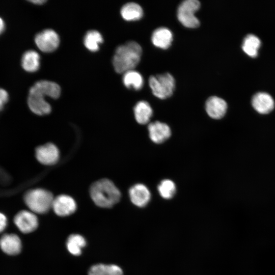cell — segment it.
<instances>
[{
  "label": "cell",
  "instance_id": "6da1fadb",
  "mask_svg": "<svg viewBox=\"0 0 275 275\" xmlns=\"http://www.w3.org/2000/svg\"><path fill=\"white\" fill-rule=\"evenodd\" d=\"M60 94L61 88L56 83L47 80L37 81L30 90L28 98L29 107L38 115L48 114L51 108L45 97L48 96L56 99Z\"/></svg>",
  "mask_w": 275,
  "mask_h": 275
},
{
  "label": "cell",
  "instance_id": "7a4b0ae2",
  "mask_svg": "<svg viewBox=\"0 0 275 275\" xmlns=\"http://www.w3.org/2000/svg\"><path fill=\"white\" fill-rule=\"evenodd\" d=\"M142 49L135 41H129L119 46L113 57V63L115 71L119 73L132 70L140 61Z\"/></svg>",
  "mask_w": 275,
  "mask_h": 275
},
{
  "label": "cell",
  "instance_id": "3957f363",
  "mask_svg": "<svg viewBox=\"0 0 275 275\" xmlns=\"http://www.w3.org/2000/svg\"><path fill=\"white\" fill-rule=\"evenodd\" d=\"M91 197L94 203L102 208H109L120 200L121 193L112 181L102 179L94 182L90 189Z\"/></svg>",
  "mask_w": 275,
  "mask_h": 275
},
{
  "label": "cell",
  "instance_id": "277c9868",
  "mask_svg": "<svg viewBox=\"0 0 275 275\" xmlns=\"http://www.w3.org/2000/svg\"><path fill=\"white\" fill-rule=\"evenodd\" d=\"M23 199L32 212L43 214L52 208L54 198L49 191L42 188H35L26 191Z\"/></svg>",
  "mask_w": 275,
  "mask_h": 275
},
{
  "label": "cell",
  "instance_id": "5b68a950",
  "mask_svg": "<svg viewBox=\"0 0 275 275\" xmlns=\"http://www.w3.org/2000/svg\"><path fill=\"white\" fill-rule=\"evenodd\" d=\"M149 84L153 94L161 99L171 97L175 87L174 78L169 73L151 76Z\"/></svg>",
  "mask_w": 275,
  "mask_h": 275
},
{
  "label": "cell",
  "instance_id": "8992f818",
  "mask_svg": "<svg viewBox=\"0 0 275 275\" xmlns=\"http://www.w3.org/2000/svg\"><path fill=\"white\" fill-rule=\"evenodd\" d=\"M200 3L197 0H185L179 6L177 9V18L185 27L196 28L200 25L199 19L195 13L200 9Z\"/></svg>",
  "mask_w": 275,
  "mask_h": 275
},
{
  "label": "cell",
  "instance_id": "52a82bcc",
  "mask_svg": "<svg viewBox=\"0 0 275 275\" xmlns=\"http://www.w3.org/2000/svg\"><path fill=\"white\" fill-rule=\"evenodd\" d=\"M35 41L37 47L41 51L49 52L58 48L60 39L55 31L51 29H46L36 35Z\"/></svg>",
  "mask_w": 275,
  "mask_h": 275
},
{
  "label": "cell",
  "instance_id": "ba28073f",
  "mask_svg": "<svg viewBox=\"0 0 275 275\" xmlns=\"http://www.w3.org/2000/svg\"><path fill=\"white\" fill-rule=\"evenodd\" d=\"M14 223L23 233H31L38 226V218L31 211L21 210L18 212L14 218Z\"/></svg>",
  "mask_w": 275,
  "mask_h": 275
},
{
  "label": "cell",
  "instance_id": "9c48e42d",
  "mask_svg": "<svg viewBox=\"0 0 275 275\" xmlns=\"http://www.w3.org/2000/svg\"><path fill=\"white\" fill-rule=\"evenodd\" d=\"M35 155L37 159L41 163L48 166L56 163L60 157L58 148L52 143L38 147L36 149Z\"/></svg>",
  "mask_w": 275,
  "mask_h": 275
},
{
  "label": "cell",
  "instance_id": "30bf717a",
  "mask_svg": "<svg viewBox=\"0 0 275 275\" xmlns=\"http://www.w3.org/2000/svg\"><path fill=\"white\" fill-rule=\"evenodd\" d=\"M74 200L69 196L61 195L54 198L52 208L54 213L60 216L72 214L76 209Z\"/></svg>",
  "mask_w": 275,
  "mask_h": 275
},
{
  "label": "cell",
  "instance_id": "8fae6325",
  "mask_svg": "<svg viewBox=\"0 0 275 275\" xmlns=\"http://www.w3.org/2000/svg\"><path fill=\"white\" fill-rule=\"evenodd\" d=\"M149 138L154 143L161 144L171 135V130L167 124L160 121L150 123L148 126Z\"/></svg>",
  "mask_w": 275,
  "mask_h": 275
},
{
  "label": "cell",
  "instance_id": "7c38bea8",
  "mask_svg": "<svg viewBox=\"0 0 275 275\" xmlns=\"http://www.w3.org/2000/svg\"><path fill=\"white\" fill-rule=\"evenodd\" d=\"M130 199L134 205L139 207H145L151 199V193L148 188L142 183L135 184L129 190Z\"/></svg>",
  "mask_w": 275,
  "mask_h": 275
},
{
  "label": "cell",
  "instance_id": "4fadbf2b",
  "mask_svg": "<svg viewBox=\"0 0 275 275\" xmlns=\"http://www.w3.org/2000/svg\"><path fill=\"white\" fill-rule=\"evenodd\" d=\"M227 103L223 99L211 96L206 101L205 109L208 116L214 119L222 118L227 110Z\"/></svg>",
  "mask_w": 275,
  "mask_h": 275
},
{
  "label": "cell",
  "instance_id": "5bb4252c",
  "mask_svg": "<svg viewBox=\"0 0 275 275\" xmlns=\"http://www.w3.org/2000/svg\"><path fill=\"white\" fill-rule=\"evenodd\" d=\"M252 105L258 113L267 114L274 108V101L272 96L265 92L255 94L252 99Z\"/></svg>",
  "mask_w": 275,
  "mask_h": 275
},
{
  "label": "cell",
  "instance_id": "9a60e30c",
  "mask_svg": "<svg viewBox=\"0 0 275 275\" xmlns=\"http://www.w3.org/2000/svg\"><path fill=\"white\" fill-rule=\"evenodd\" d=\"M0 248L9 255H16L21 250L22 244L20 238L15 234H5L0 239Z\"/></svg>",
  "mask_w": 275,
  "mask_h": 275
},
{
  "label": "cell",
  "instance_id": "2e32d148",
  "mask_svg": "<svg viewBox=\"0 0 275 275\" xmlns=\"http://www.w3.org/2000/svg\"><path fill=\"white\" fill-rule=\"evenodd\" d=\"M151 41L156 47L166 49L171 45L173 41V34L167 28H158L153 32Z\"/></svg>",
  "mask_w": 275,
  "mask_h": 275
},
{
  "label": "cell",
  "instance_id": "e0dca14e",
  "mask_svg": "<svg viewBox=\"0 0 275 275\" xmlns=\"http://www.w3.org/2000/svg\"><path fill=\"white\" fill-rule=\"evenodd\" d=\"M134 115L136 122L142 125L148 123L153 115V110L146 101H140L134 106Z\"/></svg>",
  "mask_w": 275,
  "mask_h": 275
},
{
  "label": "cell",
  "instance_id": "ac0fdd59",
  "mask_svg": "<svg viewBox=\"0 0 275 275\" xmlns=\"http://www.w3.org/2000/svg\"><path fill=\"white\" fill-rule=\"evenodd\" d=\"M121 14L123 19L127 21L138 20L143 17V10L138 4L131 2L122 7Z\"/></svg>",
  "mask_w": 275,
  "mask_h": 275
},
{
  "label": "cell",
  "instance_id": "d6986e66",
  "mask_svg": "<svg viewBox=\"0 0 275 275\" xmlns=\"http://www.w3.org/2000/svg\"><path fill=\"white\" fill-rule=\"evenodd\" d=\"M21 64L23 68L28 72L37 71L40 66V56L35 51H26L22 56Z\"/></svg>",
  "mask_w": 275,
  "mask_h": 275
},
{
  "label": "cell",
  "instance_id": "ffe728a7",
  "mask_svg": "<svg viewBox=\"0 0 275 275\" xmlns=\"http://www.w3.org/2000/svg\"><path fill=\"white\" fill-rule=\"evenodd\" d=\"M88 275H123V272L116 265L98 264L90 268Z\"/></svg>",
  "mask_w": 275,
  "mask_h": 275
},
{
  "label": "cell",
  "instance_id": "44dd1931",
  "mask_svg": "<svg viewBox=\"0 0 275 275\" xmlns=\"http://www.w3.org/2000/svg\"><path fill=\"white\" fill-rule=\"evenodd\" d=\"M123 82L127 88H132L135 90L141 89L144 85V79L142 75L133 70L124 73Z\"/></svg>",
  "mask_w": 275,
  "mask_h": 275
},
{
  "label": "cell",
  "instance_id": "7402d4cb",
  "mask_svg": "<svg viewBox=\"0 0 275 275\" xmlns=\"http://www.w3.org/2000/svg\"><path fill=\"white\" fill-rule=\"evenodd\" d=\"M86 241L85 238L79 234H74L67 238L66 246L69 252L74 256H79L82 249L85 246Z\"/></svg>",
  "mask_w": 275,
  "mask_h": 275
},
{
  "label": "cell",
  "instance_id": "603a6c76",
  "mask_svg": "<svg viewBox=\"0 0 275 275\" xmlns=\"http://www.w3.org/2000/svg\"><path fill=\"white\" fill-rule=\"evenodd\" d=\"M260 45L261 41L258 37L249 34L243 39L242 48L248 56L254 58L257 56Z\"/></svg>",
  "mask_w": 275,
  "mask_h": 275
},
{
  "label": "cell",
  "instance_id": "cb8c5ba5",
  "mask_svg": "<svg viewBox=\"0 0 275 275\" xmlns=\"http://www.w3.org/2000/svg\"><path fill=\"white\" fill-rule=\"evenodd\" d=\"M103 38L99 32L95 30L88 31L85 36L84 42L85 46L91 51L99 49V44L103 42Z\"/></svg>",
  "mask_w": 275,
  "mask_h": 275
},
{
  "label": "cell",
  "instance_id": "d4e9b609",
  "mask_svg": "<svg viewBox=\"0 0 275 275\" xmlns=\"http://www.w3.org/2000/svg\"><path fill=\"white\" fill-rule=\"evenodd\" d=\"M160 196L163 199H172L176 194V186L175 183L170 179L162 180L157 187Z\"/></svg>",
  "mask_w": 275,
  "mask_h": 275
},
{
  "label": "cell",
  "instance_id": "484cf974",
  "mask_svg": "<svg viewBox=\"0 0 275 275\" xmlns=\"http://www.w3.org/2000/svg\"><path fill=\"white\" fill-rule=\"evenodd\" d=\"M9 96L7 92L3 89L0 88V111L2 110L7 102Z\"/></svg>",
  "mask_w": 275,
  "mask_h": 275
},
{
  "label": "cell",
  "instance_id": "4316f807",
  "mask_svg": "<svg viewBox=\"0 0 275 275\" xmlns=\"http://www.w3.org/2000/svg\"><path fill=\"white\" fill-rule=\"evenodd\" d=\"M7 225V219L5 214L0 212V233L6 228Z\"/></svg>",
  "mask_w": 275,
  "mask_h": 275
},
{
  "label": "cell",
  "instance_id": "83f0119b",
  "mask_svg": "<svg viewBox=\"0 0 275 275\" xmlns=\"http://www.w3.org/2000/svg\"><path fill=\"white\" fill-rule=\"evenodd\" d=\"M5 24L4 20L0 17V35L5 30Z\"/></svg>",
  "mask_w": 275,
  "mask_h": 275
},
{
  "label": "cell",
  "instance_id": "f1b7e54d",
  "mask_svg": "<svg viewBox=\"0 0 275 275\" xmlns=\"http://www.w3.org/2000/svg\"><path fill=\"white\" fill-rule=\"evenodd\" d=\"M32 2L34 4H38V5H41L44 3H45L46 2V1L45 0H35V1H30V2Z\"/></svg>",
  "mask_w": 275,
  "mask_h": 275
}]
</instances>
